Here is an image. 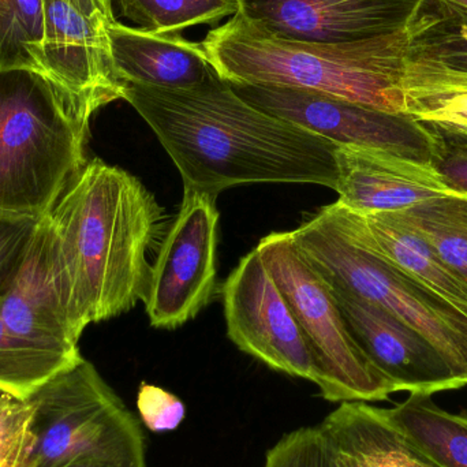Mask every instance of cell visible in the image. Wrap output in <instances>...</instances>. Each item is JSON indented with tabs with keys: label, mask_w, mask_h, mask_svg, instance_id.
I'll return each mask as SVG.
<instances>
[{
	"label": "cell",
	"mask_w": 467,
	"mask_h": 467,
	"mask_svg": "<svg viewBox=\"0 0 467 467\" xmlns=\"http://www.w3.org/2000/svg\"><path fill=\"white\" fill-rule=\"evenodd\" d=\"M128 101L169 153L183 189L218 199L246 183L337 188V145L255 109L213 73L189 89L123 85Z\"/></svg>",
	"instance_id": "6da1fadb"
},
{
	"label": "cell",
	"mask_w": 467,
	"mask_h": 467,
	"mask_svg": "<svg viewBox=\"0 0 467 467\" xmlns=\"http://www.w3.org/2000/svg\"><path fill=\"white\" fill-rule=\"evenodd\" d=\"M60 302L74 339L90 324L130 312L150 287V255L167 213L130 172L88 161L47 215Z\"/></svg>",
	"instance_id": "7a4b0ae2"
},
{
	"label": "cell",
	"mask_w": 467,
	"mask_h": 467,
	"mask_svg": "<svg viewBox=\"0 0 467 467\" xmlns=\"http://www.w3.org/2000/svg\"><path fill=\"white\" fill-rule=\"evenodd\" d=\"M405 29L342 43L302 41L272 35L236 13L202 44L229 84L312 90L406 114Z\"/></svg>",
	"instance_id": "3957f363"
},
{
	"label": "cell",
	"mask_w": 467,
	"mask_h": 467,
	"mask_svg": "<svg viewBox=\"0 0 467 467\" xmlns=\"http://www.w3.org/2000/svg\"><path fill=\"white\" fill-rule=\"evenodd\" d=\"M89 123L41 74L0 73V213L48 215L87 164Z\"/></svg>",
	"instance_id": "277c9868"
},
{
	"label": "cell",
	"mask_w": 467,
	"mask_h": 467,
	"mask_svg": "<svg viewBox=\"0 0 467 467\" xmlns=\"http://www.w3.org/2000/svg\"><path fill=\"white\" fill-rule=\"evenodd\" d=\"M302 257L327 282L394 313L424 335L467 383V317L373 244L361 216L326 205L290 232Z\"/></svg>",
	"instance_id": "5b68a950"
},
{
	"label": "cell",
	"mask_w": 467,
	"mask_h": 467,
	"mask_svg": "<svg viewBox=\"0 0 467 467\" xmlns=\"http://www.w3.org/2000/svg\"><path fill=\"white\" fill-rule=\"evenodd\" d=\"M27 402L36 436L30 467L95 462L147 467L139 420L85 358L52 376Z\"/></svg>",
	"instance_id": "8992f818"
},
{
	"label": "cell",
	"mask_w": 467,
	"mask_h": 467,
	"mask_svg": "<svg viewBox=\"0 0 467 467\" xmlns=\"http://www.w3.org/2000/svg\"><path fill=\"white\" fill-rule=\"evenodd\" d=\"M255 249L293 312L320 375L328 402H378L394 384L369 361L351 337L328 283L302 257L290 232L272 233Z\"/></svg>",
	"instance_id": "52a82bcc"
},
{
	"label": "cell",
	"mask_w": 467,
	"mask_h": 467,
	"mask_svg": "<svg viewBox=\"0 0 467 467\" xmlns=\"http://www.w3.org/2000/svg\"><path fill=\"white\" fill-rule=\"evenodd\" d=\"M247 103L296 123L337 147L372 148L432 164L438 131L408 114L381 111L312 90L232 85Z\"/></svg>",
	"instance_id": "ba28073f"
},
{
	"label": "cell",
	"mask_w": 467,
	"mask_h": 467,
	"mask_svg": "<svg viewBox=\"0 0 467 467\" xmlns=\"http://www.w3.org/2000/svg\"><path fill=\"white\" fill-rule=\"evenodd\" d=\"M216 197L185 189L152 264L144 304L150 326L175 329L213 301L218 280Z\"/></svg>",
	"instance_id": "9c48e42d"
},
{
	"label": "cell",
	"mask_w": 467,
	"mask_h": 467,
	"mask_svg": "<svg viewBox=\"0 0 467 467\" xmlns=\"http://www.w3.org/2000/svg\"><path fill=\"white\" fill-rule=\"evenodd\" d=\"M227 335L271 369L316 386L320 375L304 334L257 249L241 258L223 287Z\"/></svg>",
	"instance_id": "30bf717a"
},
{
	"label": "cell",
	"mask_w": 467,
	"mask_h": 467,
	"mask_svg": "<svg viewBox=\"0 0 467 467\" xmlns=\"http://www.w3.org/2000/svg\"><path fill=\"white\" fill-rule=\"evenodd\" d=\"M44 33L35 71L67 96L84 119L123 98L104 18H88L66 0H43Z\"/></svg>",
	"instance_id": "8fae6325"
},
{
	"label": "cell",
	"mask_w": 467,
	"mask_h": 467,
	"mask_svg": "<svg viewBox=\"0 0 467 467\" xmlns=\"http://www.w3.org/2000/svg\"><path fill=\"white\" fill-rule=\"evenodd\" d=\"M327 283L351 337L397 392L433 395L467 386L443 354L413 327L348 288Z\"/></svg>",
	"instance_id": "7c38bea8"
},
{
	"label": "cell",
	"mask_w": 467,
	"mask_h": 467,
	"mask_svg": "<svg viewBox=\"0 0 467 467\" xmlns=\"http://www.w3.org/2000/svg\"><path fill=\"white\" fill-rule=\"evenodd\" d=\"M422 0H238L244 18L283 38L364 40L405 29Z\"/></svg>",
	"instance_id": "4fadbf2b"
},
{
	"label": "cell",
	"mask_w": 467,
	"mask_h": 467,
	"mask_svg": "<svg viewBox=\"0 0 467 467\" xmlns=\"http://www.w3.org/2000/svg\"><path fill=\"white\" fill-rule=\"evenodd\" d=\"M337 202L359 215L398 213L421 202L461 196L431 163L372 148L337 147Z\"/></svg>",
	"instance_id": "5bb4252c"
},
{
	"label": "cell",
	"mask_w": 467,
	"mask_h": 467,
	"mask_svg": "<svg viewBox=\"0 0 467 467\" xmlns=\"http://www.w3.org/2000/svg\"><path fill=\"white\" fill-rule=\"evenodd\" d=\"M5 326L36 348L81 358L63 313L47 215L38 221L24 261L0 298Z\"/></svg>",
	"instance_id": "9a60e30c"
},
{
	"label": "cell",
	"mask_w": 467,
	"mask_h": 467,
	"mask_svg": "<svg viewBox=\"0 0 467 467\" xmlns=\"http://www.w3.org/2000/svg\"><path fill=\"white\" fill-rule=\"evenodd\" d=\"M406 103L467 92V10L422 0L406 25Z\"/></svg>",
	"instance_id": "2e32d148"
},
{
	"label": "cell",
	"mask_w": 467,
	"mask_h": 467,
	"mask_svg": "<svg viewBox=\"0 0 467 467\" xmlns=\"http://www.w3.org/2000/svg\"><path fill=\"white\" fill-rule=\"evenodd\" d=\"M107 35L112 67L122 85L189 89L213 73L202 44L181 33L163 35L114 21Z\"/></svg>",
	"instance_id": "e0dca14e"
},
{
	"label": "cell",
	"mask_w": 467,
	"mask_h": 467,
	"mask_svg": "<svg viewBox=\"0 0 467 467\" xmlns=\"http://www.w3.org/2000/svg\"><path fill=\"white\" fill-rule=\"evenodd\" d=\"M318 427L337 467H438L392 425L386 410L368 402H343Z\"/></svg>",
	"instance_id": "ac0fdd59"
},
{
	"label": "cell",
	"mask_w": 467,
	"mask_h": 467,
	"mask_svg": "<svg viewBox=\"0 0 467 467\" xmlns=\"http://www.w3.org/2000/svg\"><path fill=\"white\" fill-rule=\"evenodd\" d=\"M359 216L373 244L387 258L467 317V280L454 271L424 238L402 223L394 213Z\"/></svg>",
	"instance_id": "d6986e66"
},
{
	"label": "cell",
	"mask_w": 467,
	"mask_h": 467,
	"mask_svg": "<svg viewBox=\"0 0 467 467\" xmlns=\"http://www.w3.org/2000/svg\"><path fill=\"white\" fill-rule=\"evenodd\" d=\"M384 410L408 443L433 465L467 467V414L443 410L425 392H411Z\"/></svg>",
	"instance_id": "ffe728a7"
},
{
	"label": "cell",
	"mask_w": 467,
	"mask_h": 467,
	"mask_svg": "<svg viewBox=\"0 0 467 467\" xmlns=\"http://www.w3.org/2000/svg\"><path fill=\"white\" fill-rule=\"evenodd\" d=\"M467 280V196H447L391 213Z\"/></svg>",
	"instance_id": "44dd1931"
},
{
	"label": "cell",
	"mask_w": 467,
	"mask_h": 467,
	"mask_svg": "<svg viewBox=\"0 0 467 467\" xmlns=\"http://www.w3.org/2000/svg\"><path fill=\"white\" fill-rule=\"evenodd\" d=\"M81 358L36 348L14 334L0 317V392L3 394L27 400L52 376Z\"/></svg>",
	"instance_id": "7402d4cb"
},
{
	"label": "cell",
	"mask_w": 467,
	"mask_h": 467,
	"mask_svg": "<svg viewBox=\"0 0 467 467\" xmlns=\"http://www.w3.org/2000/svg\"><path fill=\"white\" fill-rule=\"evenodd\" d=\"M120 13L153 33H181L238 13V0H118Z\"/></svg>",
	"instance_id": "603a6c76"
},
{
	"label": "cell",
	"mask_w": 467,
	"mask_h": 467,
	"mask_svg": "<svg viewBox=\"0 0 467 467\" xmlns=\"http://www.w3.org/2000/svg\"><path fill=\"white\" fill-rule=\"evenodd\" d=\"M43 33V0H0V73L35 71Z\"/></svg>",
	"instance_id": "cb8c5ba5"
},
{
	"label": "cell",
	"mask_w": 467,
	"mask_h": 467,
	"mask_svg": "<svg viewBox=\"0 0 467 467\" xmlns=\"http://www.w3.org/2000/svg\"><path fill=\"white\" fill-rule=\"evenodd\" d=\"M35 446L32 406L0 392V467H30Z\"/></svg>",
	"instance_id": "d4e9b609"
},
{
	"label": "cell",
	"mask_w": 467,
	"mask_h": 467,
	"mask_svg": "<svg viewBox=\"0 0 467 467\" xmlns=\"http://www.w3.org/2000/svg\"><path fill=\"white\" fill-rule=\"evenodd\" d=\"M264 467H337L321 428L305 427L283 436L268 452Z\"/></svg>",
	"instance_id": "484cf974"
},
{
	"label": "cell",
	"mask_w": 467,
	"mask_h": 467,
	"mask_svg": "<svg viewBox=\"0 0 467 467\" xmlns=\"http://www.w3.org/2000/svg\"><path fill=\"white\" fill-rule=\"evenodd\" d=\"M38 221L32 216L0 213V298L24 261Z\"/></svg>",
	"instance_id": "4316f807"
},
{
	"label": "cell",
	"mask_w": 467,
	"mask_h": 467,
	"mask_svg": "<svg viewBox=\"0 0 467 467\" xmlns=\"http://www.w3.org/2000/svg\"><path fill=\"white\" fill-rule=\"evenodd\" d=\"M406 114L441 133L467 137V92L408 101Z\"/></svg>",
	"instance_id": "83f0119b"
},
{
	"label": "cell",
	"mask_w": 467,
	"mask_h": 467,
	"mask_svg": "<svg viewBox=\"0 0 467 467\" xmlns=\"http://www.w3.org/2000/svg\"><path fill=\"white\" fill-rule=\"evenodd\" d=\"M137 408L142 422L153 432L172 431L185 419V406L171 392L142 383L137 398Z\"/></svg>",
	"instance_id": "f1b7e54d"
},
{
	"label": "cell",
	"mask_w": 467,
	"mask_h": 467,
	"mask_svg": "<svg viewBox=\"0 0 467 467\" xmlns=\"http://www.w3.org/2000/svg\"><path fill=\"white\" fill-rule=\"evenodd\" d=\"M436 131L439 139L432 166L452 192L467 196V137Z\"/></svg>",
	"instance_id": "f546056e"
},
{
	"label": "cell",
	"mask_w": 467,
	"mask_h": 467,
	"mask_svg": "<svg viewBox=\"0 0 467 467\" xmlns=\"http://www.w3.org/2000/svg\"><path fill=\"white\" fill-rule=\"evenodd\" d=\"M66 2L88 18H104L109 22L117 21L114 11H112V0H66Z\"/></svg>",
	"instance_id": "4dcf8cb0"
},
{
	"label": "cell",
	"mask_w": 467,
	"mask_h": 467,
	"mask_svg": "<svg viewBox=\"0 0 467 467\" xmlns=\"http://www.w3.org/2000/svg\"><path fill=\"white\" fill-rule=\"evenodd\" d=\"M57 467H109L100 465V463H95V462H71V463H66V465L57 466Z\"/></svg>",
	"instance_id": "1f68e13d"
},
{
	"label": "cell",
	"mask_w": 467,
	"mask_h": 467,
	"mask_svg": "<svg viewBox=\"0 0 467 467\" xmlns=\"http://www.w3.org/2000/svg\"><path fill=\"white\" fill-rule=\"evenodd\" d=\"M444 2L451 3V5H458V7L467 10V0H444Z\"/></svg>",
	"instance_id": "d6a6232c"
}]
</instances>
